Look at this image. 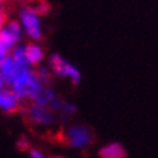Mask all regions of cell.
I'll return each instance as SVG.
<instances>
[{
    "label": "cell",
    "instance_id": "6da1fadb",
    "mask_svg": "<svg viewBox=\"0 0 158 158\" xmlns=\"http://www.w3.org/2000/svg\"><path fill=\"white\" fill-rule=\"evenodd\" d=\"M44 87L45 86L39 80L35 68L28 67V68H22V71L12 81L9 89H12L20 97L22 102H28V100H32Z\"/></svg>",
    "mask_w": 158,
    "mask_h": 158
},
{
    "label": "cell",
    "instance_id": "7a4b0ae2",
    "mask_svg": "<svg viewBox=\"0 0 158 158\" xmlns=\"http://www.w3.org/2000/svg\"><path fill=\"white\" fill-rule=\"evenodd\" d=\"M19 113H22L25 119L35 126H45L47 128V126H52L58 122V115L55 112H52L49 107L41 106L31 100L22 102Z\"/></svg>",
    "mask_w": 158,
    "mask_h": 158
},
{
    "label": "cell",
    "instance_id": "3957f363",
    "mask_svg": "<svg viewBox=\"0 0 158 158\" xmlns=\"http://www.w3.org/2000/svg\"><path fill=\"white\" fill-rule=\"evenodd\" d=\"M55 77L60 78H65L71 83L73 86H78L81 83V73L80 70L71 64L70 61H67L65 58L60 55L58 52L49 54L48 57V64H47Z\"/></svg>",
    "mask_w": 158,
    "mask_h": 158
},
{
    "label": "cell",
    "instance_id": "277c9868",
    "mask_svg": "<svg viewBox=\"0 0 158 158\" xmlns=\"http://www.w3.org/2000/svg\"><path fill=\"white\" fill-rule=\"evenodd\" d=\"M64 142L74 149H84L94 142V134L86 125H70L62 132Z\"/></svg>",
    "mask_w": 158,
    "mask_h": 158
},
{
    "label": "cell",
    "instance_id": "5b68a950",
    "mask_svg": "<svg viewBox=\"0 0 158 158\" xmlns=\"http://www.w3.org/2000/svg\"><path fill=\"white\" fill-rule=\"evenodd\" d=\"M19 22L25 35L29 38V41L41 42L44 39L41 15H38L35 10H32L28 6H22L19 9Z\"/></svg>",
    "mask_w": 158,
    "mask_h": 158
},
{
    "label": "cell",
    "instance_id": "8992f818",
    "mask_svg": "<svg viewBox=\"0 0 158 158\" xmlns=\"http://www.w3.org/2000/svg\"><path fill=\"white\" fill-rule=\"evenodd\" d=\"M22 35H23V29L20 26L19 20H7L3 25V28L0 29V39L9 49L20 44Z\"/></svg>",
    "mask_w": 158,
    "mask_h": 158
},
{
    "label": "cell",
    "instance_id": "52a82bcc",
    "mask_svg": "<svg viewBox=\"0 0 158 158\" xmlns=\"http://www.w3.org/2000/svg\"><path fill=\"white\" fill-rule=\"evenodd\" d=\"M22 100L20 97L15 93L12 89L5 87L0 91V110H3L5 113H16L19 112Z\"/></svg>",
    "mask_w": 158,
    "mask_h": 158
},
{
    "label": "cell",
    "instance_id": "ba28073f",
    "mask_svg": "<svg viewBox=\"0 0 158 158\" xmlns=\"http://www.w3.org/2000/svg\"><path fill=\"white\" fill-rule=\"evenodd\" d=\"M25 54H26L29 67L32 68L38 67L45 60V49L41 44L35 42V41H29V42L25 44Z\"/></svg>",
    "mask_w": 158,
    "mask_h": 158
},
{
    "label": "cell",
    "instance_id": "9c48e42d",
    "mask_svg": "<svg viewBox=\"0 0 158 158\" xmlns=\"http://www.w3.org/2000/svg\"><path fill=\"white\" fill-rule=\"evenodd\" d=\"M20 71H22V67H20V65H18V64L13 61V58L10 57V55L5 57L2 61H0V73H2V74H3V77H5L7 87L12 84V81H13L16 77L19 76Z\"/></svg>",
    "mask_w": 158,
    "mask_h": 158
},
{
    "label": "cell",
    "instance_id": "30bf717a",
    "mask_svg": "<svg viewBox=\"0 0 158 158\" xmlns=\"http://www.w3.org/2000/svg\"><path fill=\"white\" fill-rule=\"evenodd\" d=\"M126 149L120 142H107L99 149V158H126Z\"/></svg>",
    "mask_w": 158,
    "mask_h": 158
},
{
    "label": "cell",
    "instance_id": "8fae6325",
    "mask_svg": "<svg viewBox=\"0 0 158 158\" xmlns=\"http://www.w3.org/2000/svg\"><path fill=\"white\" fill-rule=\"evenodd\" d=\"M9 55L13 58V61L20 65L22 68H28L29 64H28V60H26V54H25V44H18L15 45L13 48L10 49Z\"/></svg>",
    "mask_w": 158,
    "mask_h": 158
},
{
    "label": "cell",
    "instance_id": "7c38bea8",
    "mask_svg": "<svg viewBox=\"0 0 158 158\" xmlns=\"http://www.w3.org/2000/svg\"><path fill=\"white\" fill-rule=\"evenodd\" d=\"M35 71L38 74L39 80L42 81L44 86H51L52 84V78H54V74L51 73L48 65H44V64H39L38 67H35Z\"/></svg>",
    "mask_w": 158,
    "mask_h": 158
},
{
    "label": "cell",
    "instance_id": "4fadbf2b",
    "mask_svg": "<svg viewBox=\"0 0 158 158\" xmlns=\"http://www.w3.org/2000/svg\"><path fill=\"white\" fill-rule=\"evenodd\" d=\"M28 154H29V158H47L45 157V154H44L41 149L32 148V147L28 149Z\"/></svg>",
    "mask_w": 158,
    "mask_h": 158
},
{
    "label": "cell",
    "instance_id": "5bb4252c",
    "mask_svg": "<svg viewBox=\"0 0 158 158\" xmlns=\"http://www.w3.org/2000/svg\"><path fill=\"white\" fill-rule=\"evenodd\" d=\"M18 147H19V149H22V151H28V149L31 148V147H29V142L25 138H20V141L18 142Z\"/></svg>",
    "mask_w": 158,
    "mask_h": 158
},
{
    "label": "cell",
    "instance_id": "9a60e30c",
    "mask_svg": "<svg viewBox=\"0 0 158 158\" xmlns=\"http://www.w3.org/2000/svg\"><path fill=\"white\" fill-rule=\"evenodd\" d=\"M5 87H7V84H6V80H5V77H3V74L0 73V89H5Z\"/></svg>",
    "mask_w": 158,
    "mask_h": 158
},
{
    "label": "cell",
    "instance_id": "2e32d148",
    "mask_svg": "<svg viewBox=\"0 0 158 158\" xmlns=\"http://www.w3.org/2000/svg\"><path fill=\"white\" fill-rule=\"evenodd\" d=\"M5 20H6V16L3 12H0V29L3 28V25H5Z\"/></svg>",
    "mask_w": 158,
    "mask_h": 158
},
{
    "label": "cell",
    "instance_id": "e0dca14e",
    "mask_svg": "<svg viewBox=\"0 0 158 158\" xmlns=\"http://www.w3.org/2000/svg\"><path fill=\"white\" fill-rule=\"evenodd\" d=\"M0 12H3V0H0Z\"/></svg>",
    "mask_w": 158,
    "mask_h": 158
},
{
    "label": "cell",
    "instance_id": "ac0fdd59",
    "mask_svg": "<svg viewBox=\"0 0 158 158\" xmlns=\"http://www.w3.org/2000/svg\"><path fill=\"white\" fill-rule=\"evenodd\" d=\"M2 90H3V89H0V91H2Z\"/></svg>",
    "mask_w": 158,
    "mask_h": 158
}]
</instances>
